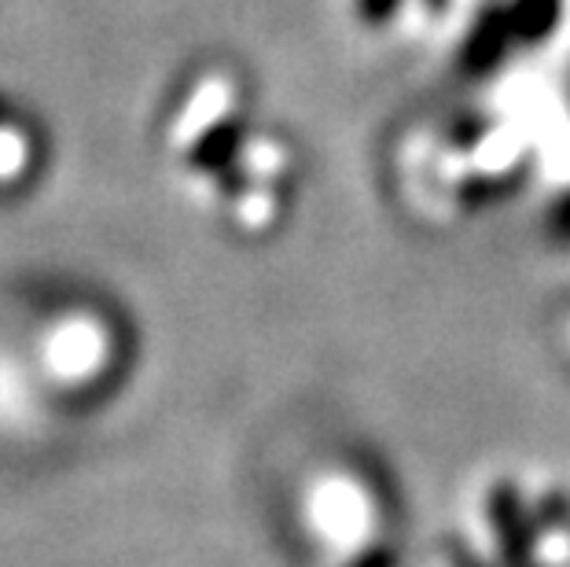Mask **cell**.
Returning a JSON list of instances; mask_svg holds the SVG:
<instances>
[{"mask_svg": "<svg viewBox=\"0 0 570 567\" xmlns=\"http://www.w3.org/2000/svg\"><path fill=\"white\" fill-rule=\"evenodd\" d=\"M302 524L324 557H361L380 527L375 493L350 472H321L302 493Z\"/></svg>", "mask_w": 570, "mask_h": 567, "instance_id": "obj_1", "label": "cell"}, {"mask_svg": "<svg viewBox=\"0 0 570 567\" xmlns=\"http://www.w3.org/2000/svg\"><path fill=\"white\" fill-rule=\"evenodd\" d=\"M111 335L96 317H63L45 332V369L59 383H89L107 365Z\"/></svg>", "mask_w": 570, "mask_h": 567, "instance_id": "obj_2", "label": "cell"}, {"mask_svg": "<svg viewBox=\"0 0 570 567\" xmlns=\"http://www.w3.org/2000/svg\"><path fill=\"white\" fill-rule=\"evenodd\" d=\"M512 41H515V30H512L508 8L487 4L468 27L464 45H460V67H464V75L482 78V75H490V70H497L504 63Z\"/></svg>", "mask_w": 570, "mask_h": 567, "instance_id": "obj_3", "label": "cell"}, {"mask_svg": "<svg viewBox=\"0 0 570 567\" xmlns=\"http://www.w3.org/2000/svg\"><path fill=\"white\" fill-rule=\"evenodd\" d=\"M244 140H247L244 123H239V118H222V123H214L196 140V148H191V166H199L206 174H222L239 159Z\"/></svg>", "mask_w": 570, "mask_h": 567, "instance_id": "obj_4", "label": "cell"}, {"mask_svg": "<svg viewBox=\"0 0 570 567\" xmlns=\"http://www.w3.org/2000/svg\"><path fill=\"white\" fill-rule=\"evenodd\" d=\"M508 16H512V30L519 45H541L560 27L563 0H512Z\"/></svg>", "mask_w": 570, "mask_h": 567, "instance_id": "obj_5", "label": "cell"}, {"mask_svg": "<svg viewBox=\"0 0 570 567\" xmlns=\"http://www.w3.org/2000/svg\"><path fill=\"white\" fill-rule=\"evenodd\" d=\"M405 0H357V16L365 27L372 30H383L386 22H391L397 11H402Z\"/></svg>", "mask_w": 570, "mask_h": 567, "instance_id": "obj_6", "label": "cell"}, {"mask_svg": "<svg viewBox=\"0 0 570 567\" xmlns=\"http://www.w3.org/2000/svg\"><path fill=\"white\" fill-rule=\"evenodd\" d=\"M423 8L434 11V16H442V11L449 8V0H423Z\"/></svg>", "mask_w": 570, "mask_h": 567, "instance_id": "obj_7", "label": "cell"}, {"mask_svg": "<svg viewBox=\"0 0 570 567\" xmlns=\"http://www.w3.org/2000/svg\"><path fill=\"white\" fill-rule=\"evenodd\" d=\"M560 222L570 228V196H567V203H563V207H560Z\"/></svg>", "mask_w": 570, "mask_h": 567, "instance_id": "obj_8", "label": "cell"}]
</instances>
